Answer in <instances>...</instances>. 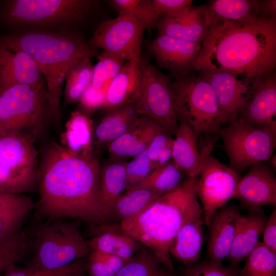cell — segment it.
<instances>
[{"label":"cell","mask_w":276,"mask_h":276,"mask_svg":"<svg viewBox=\"0 0 276 276\" xmlns=\"http://www.w3.org/2000/svg\"><path fill=\"white\" fill-rule=\"evenodd\" d=\"M100 169L93 153L74 152L53 143L38 169L39 210L49 219L105 223L100 199Z\"/></svg>","instance_id":"obj_1"},{"label":"cell","mask_w":276,"mask_h":276,"mask_svg":"<svg viewBox=\"0 0 276 276\" xmlns=\"http://www.w3.org/2000/svg\"><path fill=\"white\" fill-rule=\"evenodd\" d=\"M192 72L207 68L260 80L275 71V17L250 24L209 25Z\"/></svg>","instance_id":"obj_2"},{"label":"cell","mask_w":276,"mask_h":276,"mask_svg":"<svg viewBox=\"0 0 276 276\" xmlns=\"http://www.w3.org/2000/svg\"><path fill=\"white\" fill-rule=\"evenodd\" d=\"M0 45L23 51L35 62L46 82L50 118L60 129L63 84L77 63L98 55L95 48L78 31L13 32L0 36Z\"/></svg>","instance_id":"obj_3"},{"label":"cell","mask_w":276,"mask_h":276,"mask_svg":"<svg viewBox=\"0 0 276 276\" xmlns=\"http://www.w3.org/2000/svg\"><path fill=\"white\" fill-rule=\"evenodd\" d=\"M197 181L198 176L187 177L174 190L119 223L124 232L151 250L172 271L169 251L177 233L192 218L202 216L196 193Z\"/></svg>","instance_id":"obj_4"},{"label":"cell","mask_w":276,"mask_h":276,"mask_svg":"<svg viewBox=\"0 0 276 276\" xmlns=\"http://www.w3.org/2000/svg\"><path fill=\"white\" fill-rule=\"evenodd\" d=\"M94 0H8L3 2L0 19L16 29L29 31H77L97 7Z\"/></svg>","instance_id":"obj_5"},{"label":"cell","mask_w":276,"mask_h":276,"mask_svg":"<svg viewBox=\"0 0 276 276\" xmlns=\"http://www.w3.org/2000/svg\"><path fill=\"white\" fill-rule=\"evenodd\" d=\"M70 219H49L30 237V257L26 266L56 269L87 258L91 248L77 224Z\"/></svg>","instance_id":"obj_6"},{"label":"cell","mask_w":276,"mask_h":276,"mask_svg":"<svg viewBox=\"0 0 276 276\" xmlns=\"http://www.w3.org/2000/svg\"><path fill=\"white\" fill-rule=\"evenodd\" d=\"M175 110L178 122L187 124L197 137L219 134L221 120L215 93L210 83L197 74L172 80Z\"/></svg>","instance_id":"obj_7"},{"label":"cell","mask_w":276,"mask_h":276,"mask_svg":"<svg viewBox=\"0 0 276 276\" xmlns=\"http://www.w3.org/2000/svg\"><path fill=\"white\" fill-rule=\"evenodd\" d=\"M37 151L31 134L24 131L0 136V191L15 194L37 186Z\"/></svg>","instance_id":"obj_8"},{"label":"cell","mask_w":276,"mask_h":276,"mask_svg":"<svg viewBox=\"0 0 276 276\" xmlns=\"http://www.w3.org/2000/svg\"><path fill=\"white\" fill-rule=\"evenodd\" d=\"M215 135L205 136L203 141L197 183V196L201 203L204 224L207 226L215 213L233 198L241 177L229 166L211 155L217 142Z\"/></svg>","instance_id":"obj_9"},{"label":"cell","mask_w":276,"mask_h":276,"mask_svg":"<svg viewBox=\"0 0 276 276\" xmlns=\"http://www.w3.org/2000/svg\"><path fill=\"white\" fill-rule=\"evenodd\" d=\"M219 134L229 166L238 173L269 160L276 146V128L255 126L239 117L228 123Z\"/></svg>","instance_id":"obj_10"},{"label":"cell","mask_w":276,"mask_h":276,"mask_svg":"<svg viewBox=\"0 0 276 276\" xmlns=\"http://www.w3.org/2000/svg\"><path fill=\"white\" fill-rule=\"evenodd\" d=\"M50 116L45 85L19 84L0 95V136L35 128Z\"/></svg>","instance_id":"obj_11"},{"label":"cell","mask_w":276,"mask_h":276,"mask_svg":"<svg viewBox=\"0 0 276 276\" xmlns=\"http://www.w3.org/2000/svg\"><path fill=\"white\" fill-rule=\"evenodd\" d=\"M140 67L143 80L140 91L132 103L133 108L139 115L152 119L174 136L178 122L171 78L143 57Z\"/></svg>","instance_id":"obj_12"},{"label":"cell","mask_w":276,"mask_h":276,"mask_svg":"<svg viewBox=\"0 0 276 276\" xmlns=\"http://www.w3.org/2000/svg\"><path fill=\"white\" fill-rule=\"evenodd\" d=\"M144 27L129 16H118L102 22L88 41L94 48L117 55L140 66Z\"/></svg>","instance_id":"obj_13"},{"label":"cell","mask_w":276,"mask_h":276,"mask_svg":"<svg viewBox=\"0 0 276 276\" xmlns=\"http://www.w3.org/2000/svg\"><path fill=\"white\" fill-rule=\"evenodd\" d=\"M211 85L216 96L222 124L235 120L260 80L211 69L195 71Z\"/></svg>","instance_id":"obj_14"},{"label":"cell","mask_w":276,"mask_h":276,"mask_svg":"<svg viewBox=\"0 0 276 276\" xmlns=\"http://www.w3.org/2000/svg\"><path fill=\"white\" fill-rule=\"evenodd\" d=\"M266 162L256 163L239 179L233 198L238 200L248 213L262 211L265 205L276 206V178Z\"/></svg>","instance_id":"obj_15"},{"label":"cell","mask_w":276,"mask_h":276,"mask_svg":"<svg viewBox=\"0 0 276 276\" xmlns=\"http://www.w3.org/2000/svg\"><path fill=\"white\" fill-rule=\"evenodd\" d=\"M147 47L155 58L157 65L176 78L192 72L202 45L201 43L158 35L155 39L147 43Z\"/></svg>","instance_id":"obj_16"},{"label":"cell","mask_w":276,"mask_h":276,"mask_svg":"<svg viewBox=\"0 0 276 276\" xmlns=\"http://www.w3.org/2000/svg\"><path fill=\"white\" fill-rule=\"evenodd\" d=\"M205 6L209 25L217 22L243 25L276 16L274 0H214Z\"/></svg>","instance_id":"obj_17"},{"label":"cell","mask_w":276,"mask_h":276,"mask_svg":"<svg viewBox=\"0 0 276 276\" xmlns=\"http://www.w3.org/2000/svg\"><path fill=\"white\" fill-rule=\"evenodd\" d=\"M276 73L263 76L254 88L239 116L260 127L276 128Z\"/></svg>","instance_id":"obj_18"},{"label":"cell","mask_w":276,"mask_h":276,"mask_svg":"<svg viewBox=\"0 0 276 276\" xmlns=\"http://www.w3.org/2000/svg\"><path fill=\"white\" fill-rule=\"evenodd\" d=\"M240 213L233 205L219 209L212 218L208 228L207 254L209 261L222 264L228 258L232 247Z\"/></svg>","instance_id":"obj_19"},{"label":"cell","mask_w":276,"mask_h":276,"mask_svg":"<svg viewBox=\"0 0 276 276\" xmlns=\"http://www.w3.org/2000/svg\"><path fill=\"white\" fill-rule=\"evenodd\" d=\"M45 85V79L32 58L23 51L13 52L0 45L2 93L16 85Z\"/></svg>","instance_id":"obj_20"},{"label":"cell","mask_w":276,"mask_h":276,"mask_svg":"<svg viewBox=\"0 0 276 276\" xmlns=\"http://www.w3.org/2000/svg\"><path fill=\"white\" fill-rule=\"evenodd\" d=\"M205 5L191 6L180 15L160 18L156 25L158 35L202 43L209 30Z\"/></svg>","instance_id":"obj_21"},{"label":"cell","mask_w":276,"mask_h":276,"mask_svg":"<svg viewBox=\"0 0 276 276\" xmlns=\"http://www.w3.org/2000/svg\"><path fill=\"white\" fill-rule=\"evenodd\" d=\"M162 127L152 119L139 115L135 123L126 133L107 145L109 157L125 159L142 153Z\"/></svg>","instance_id":"obj_22"},{"label":"cell","mask_w":276,"mask_h":276,"mask_svg":"<svg viewBox=\"0 0 276 276\" xmlns=\"http://www.w3.org/2000/svg\"><path fill=\"white\" fill-rule=\"evenodd\" d=\"M96 226L95 234L87 240L93 250H97L130 260L144 246L124 232L119 224L103 223Z\"/></svg>","instance_id":"obj_23"},{"label":"cell","mask_w":276,"mask_h":276,"mask_svg":"<svg viewBox=\"0 0 276 276\" xmlns=\"http://www.w3.org/2000/svg\"><path fill=\"white\" fill-rule=\"evenodd\" d=\"M142 80L140 66L126 62L109 82L102 108L107 112L132 104L140 91Z\"/></svg>","instance_id":"obj_24"},{"label":"cell","mask_w":276,"mask_h":276,"mask_svg":"<svg viewBox=\"0 0 276 276\" xmlns=\"http://www.w3.org/2000/svg\"><path fill=\"white\" fill-rule=\"evenodd\" d=\"M267 219L262 210L240 214L231 251L227 259L231 266H237L256 247Z\"/></svg>","instance_id":"obj_25"},{"label":"cell","mask_w":276,"mask_h":276,"mask_svg":"<svg viewBox=\"0 0 276 276\" xmlns=\"http://www.w3.org/2000/svg\"><path fill=\"white\" fill-rule=\"evenodd\" d=\"M34 205L31 198L23 194L0 191V245L22 231L24 223Z\"/></svg>","instance_id":"obj_26"},{"label":"cell","mask_w":276,"mask_h":276,"mask_svg":"<svg viewBox=\"0 0 276 276\" xmlns=\"http://www.w3.org/2000/svg\"><path fill=\"white\" fill-rule=\"evenodd\" d=\"M174 137L171 160L187 177L198 176L201 156L198 145V137L187 124L182 122H178Z\"/></svg>","instance_id":"obj_27"},{"label":"cell","mask_w":276,"mask_h":276,"mask_svg":"<svg viewBox=\"0 0 276 276\" xmlns=\"http://www.w3.org/2000/svg\"><path fill=\"white\" fill-rule=\"evenodd\" d=\"M202 216L192 218L177 233L170 248V255L178 262L190 265L198 261L204 239Z\"/></svg>","instance_id":"obj_28"},{"label":"cell","mask_w":276,"mask_h":276,"mask_svg":"<svg viewBox=\"0 0 276 276\" xmlns=\"http://www.w3.org/2000/svg\"><path fill=\"white\" fill-rule=\"evenodd\" d=\"M126 162L124 159L109 158L100 169V199L105 222L110 208L125 190Z\"/></svg>","instance_id":"obj_29"},{"label":"cell","mask_w":276,"mask_h":276,"mask_svg":"<svg viewBox=\"0 0 276 276\" xmlns=\"http://www.w3.org/2000/svg\"><path fill=\"white\" fill-rule=\"evenodd\" d=\"M138 116L132 104L107 111L94 129L96 143L107 146L126 133Z\"/></svg>","instance_id":"obj_30"},{"label":"cell","mask_w":276,"mask_h":276,"mask_svg":"<svg viewBox=\"0 0 276 276\" xmlns=\"http://www.w3.org/2000/svg\"><path fill=\"white\" fill-rule=\"evenodd\" d=\"M94 129L93 121L85 113L75 111L65 124L61 135V145L74 152L89 154L92 153Z\"/></svg>","instance_id":"obj_31"},{"label":"cell","mask_w":276,"mask_h":276,"mask_svg":"<svg viewBox=\"0 0 276 276\" xmlns=\"http://www.w3.org/2000/svg\"><path fill=\"white\" fill-rule=\"evenodd\" d=\"M163 195L150 188H142L127 191L125 193L121 194L112 205L107 222H121L130 218Z\"/></svg>","instance_id":"obj_32"},{"label":"cell","mask_w":276,"mask_h":276,"mask_svg":"<svg viewBox=\"0 0 276 276\" xmlns=\"http://www.w3.org/2000/svg\"><path fill=\"white\" fill-rule=\"evenodd\" d=\"M116 276H175L149 249L144 246L130 259Z\"/></svg>","instance_id":"obj_33"},{"label":"cell","mask_w":276,"mask_h":276,"mask_svg":"<svg viewBox=\"0 0 276 276\" xmlns=\"http://www.w3.org/2000/svg\"><path fill=\"white\" fill-rule=\"evenodd\" d=\"M187 177L171 160L164 166L153 169L135 189L150 188L164 195L176 189Z\"/></svg>","instance_id":"obj_34"},{"label":"cell","mask_w":276,"mask_h":276,"mask_svg":"<svg viewBox=\"0 0 276 276\" xmlns=\"http://www.w3.org/2000/svg\"><path fill=\"white\" fill-rule=\"evenodd\" d=\"M93 69L90 58L81 60L72 68L65 80L64 95L66 104L79 102L84 90L91 83Z\"/></svg>","instance_id":"obj_35"},{"label":"cell","mask_w":276,"mask_h":276,"mask_svg":"<svg viewBox=\"0 0 276 276\" xmlns=\"http://www.w3.org/2000/svg\"><path fill=\"white\" fill-rule=\"evenodd\" d=\"M238 276H276V253L259 241L245 259Z\"/></svg>","instance_id":"obj_36"},{"label":"cell","mask_w":276,"mask_h":276,"mask_svg":"<svg viewBox=\"0 0 276 276\" xmlns=\"http://www.w3.org/2000/svg\"><path fill=\"white\" fill-rule=\"evenodd\" d=\"M109 3L118 16H129L140 22L145 30L150 31L159 20L151 0H111Z\"/></svg>","instance_id":"obj_37"},{"label":"cell","mask_w":276,"mask_h":276,"mask_svg":"<svg viewBox=\"0 0 276 276\" xmlns=\"http://www.w3.org/2000/svg\"><path fill=\"white\" fill-rule=\"evenodd\" d=\"M86 258L56 269L31 268L13 263L6 268L2 276H82L86 271Z\"/></svg>","instance_id":"obj_38"},{"label":"cell","mask_w":276,"mask_h":276,"mask_svg":"<svg viewBox=\"0 0 276 276\" xmlns=\"http://www.w3.org/2000/svg\"><path fill=\"white\" fill-rule=\"evenodd\" d=\"M129 260L97 250H91L86 258L87 276H116Z\"/></svg>","instance_id":"obj_39"},{"label":"cell","mask_w":276,"mask_h":276,"mask_svg":"<svg viewBox=\"0 0 276 276\" xmlns=\"http://www.w3.org/2000/svg\"><path fill=\"white\" fill-rule=\"evenodd\" d=\"M29 247L30 237L24 231L0 245V276L9 265L17 263L28 255Z\"/></svg>","instance_id":"obj_40"},{"label":"cell","mask_w":276,"mask_h":276,"mask_svg":"<svg viewBox=\"0 0 276 276\" xmlns=\"http://www.w3.org/2000/svg\"><path fill=\"white\" fill-rule=\"evenodd\" d=\"M146 150L126 162L125 190L129 191L139 186L153 170Z\"/></svg>","instance_id":"obj_41"},{"label":"cell","mask_w":276,"mask_h":276,"mask_svg":"<svg viewBox=\"0 0 276 276\" xmlns=\"http://www.w3.org/2000/svg\"><path fill=\"white\" fill-rule=\"evenodd\" d=\"M237 266H224L208 261L188 265L183 271V276H238Z\"/></svg>","instance_id":"obj_42"},{"label":"cell","mask_w":276,"mask_h":276,"mask_svg":"<svg viewBox=\"0 0 276 276\" xmlns=\"http://www.w3.org/2000/svg\"><path fill=\"white\" fill-rule=\"evenodd\" d=\"M192 0H152V5L159 19L180 15L191 6Z\"/></svg>","instance_id":"obj_43"},{"label":"cell","mask_w":276,"mask_h":276,"mask_svg":"<svg viewBox=\"0 0 276 276\" xmlns=\"http://www.w3.org/2000/svg\"><path fill=\"white\" fill-rule=\"evenodd\" d=\"M108 85L98 88L93 86L91 83L84 90L79 101L82 108L89 112L102 108Z\"/></svg>","instance_id":"obj_44"},{"label":"cell","mask_w":276,"mask_h":276,"mask_svg":"<svg viewBox=\"0 0 276 276\" xmlns=\"http://www.w3.org/2000/svg\"><path fill=\"white\" fill-rule=\"evenodd\" d=\"M173 142L172 135L164 127H162L153 137L146 151L153 169L159 154L166 148L172 145Z\"/></svg>","instance_id":"obj_45"},{"label":"cell","mask_w":276,"mask_h":276,"mask_svg":"<svg viewBox=\"0 0 276 276\" xmlns=\"http://www.w3.org/2000/svg\"><path fill=\"white\" fill-rule=\"evenodd\" d=\"M97 58L102 62L109 81L118 74L126 62L122 57L104 51L98 55Z\"/></svg>","instance_id":"obj_46"},{"label":"cell","mask_w":276,"mask_h":276,"mask_svg":"<svg viewBox=\"0 0 276 276\" xmlns=\"http://www.w3.org/2000/svg\"><path fill=\"white\" fill-rule=\"evenodd\" d=\"M264 245L276 253V209L274 208L266 222L263 233Z\"/></svg>","instance_id":"obj_47"},{"label":"cell","mask_w":276,"mask_h":276,"mask_svg":"<svg viewBox=\"0 0 276 276\" xmlns=\"http://www.w3.org/2000/svg\"><path fill=\"white\" fill-rule=\"evenodd\" d=\"M172 145L166 148L159 154L154 165V169L162 167L171 160Z\"/></svg>","instance_id":"obj_48"},{"label":"cell","mask_w":276,"mask_h":276,"mask_svg":"<svg viewBox=\"0 0 276 276\" xmlns=\"http://www.w3.org/2000/svg\"><path fill=\"white\" fill-rule=\"evenodd\" d=\"M1 93H2V89H1V87L0 86V95H1Z\"/></svg>","instance_id":"obj_49"},{"label":"cell","mask_w":276,"mask_h":276,"mask_svg":"<svg viewBox=\"0 0 276 276\" xmlns=\"http://www.w3.org/2000/svg\"><path fill=\"white\" fill-rule=\"evenodd\" d=\"M83 276H84V275H83Z\"/></svg>","instance_id":"obj_50"}]
</instances>
